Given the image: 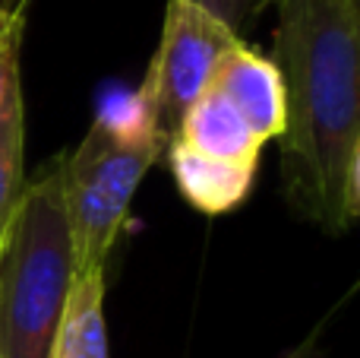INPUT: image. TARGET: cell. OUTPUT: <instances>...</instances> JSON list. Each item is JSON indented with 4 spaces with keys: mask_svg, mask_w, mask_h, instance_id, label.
I'll list each match as a JSON object with an SVG mask.
<instances>
[{
    "mask_svg": "<svg viewBox=\"0 0 360 358\" xmlns=\"http://www.w3.org/2000/svg\"><path fill=\"white\" fill-rule=\"evenodd\" d=\"M240 35L190 0H168L165 29L152 67L136 99L155 133L158 146H168L180 121L212 86L215 67Z\"/></svg>",
    "mask_w": 360,
    "mask_h": 358,
    "instance_id": "obj_4",
    "label": "cell"
},
{
    "mask_svg": "<svg viewBox=\"0 0 360 358\" xmlns=\"http://www.w3.org/2000/svg\"><path fill=\"white\" fill-rule=\"evenodd\" d=\"M73 283L60 159L25 184L0 251V358H48Z\"/></svg>",
    "mask_w": 360,
    "mask_h": 358,
    "instance_id": "obj_2",
    "label": "cell"
},
{
    "mask_svg": "<svg viewBox=\"0 0 360 358\" xmlns=\"http://www.w3.org/2000/svg\"><path fill=\"white\" fill-rule=\"evenodd\" d=\"M171 143L184 146L190 152H199V156L240 165H259L262 146H266L253 133V127L240 118V111L212 86L186 111Z\"/></svg>",
    "mask_w": 360,
    "mask_h": 358,
    "instance_id": "obj_6",
    "label": "cell"
},
{
    "mask_svg": "<svg viewBox=\"0 0 360 358\" xmlns=\"http://www.w3.org/2000/svg\"><path fill=\"white\" fill-rule=\"evenodd\" d=\"M171 162V175L186 203L205 216H224L237 209L250 197L259 165H240V162H221L190 152L177 143L165 146Z\"/></svg>",
    "mask_w": 360,
    "mask_h": 358,
    "instance_id": "obj_7",
    "label": "cell"
},
{
    "mask_svg": "<svg viewBox=\"0 0 360 358\" xmlns=\"http://www.w3.org/2000/svg\"><path fill=\"white\" fill-rule=\"evenodd\" d=\"M190 4L202 6L209 16H215L218 23H224L234 35H240V29L253 16H259L262 10L275 4V0H190Z\"/></svg>",
    "mask_w": 360,
    "mask_h": 358,
    "instance_id": "obj_11",
    "label": "cell"
},
{
    "mask_svg": "<svg viewBox=\"0 0 360 358\" xmlns=\"http://www.w3.org/2000/svg\"><path fill=\"white\" fill-rule=\"evenodd\" d=\"M272 63L285 82L281 178L288 203L323 232L360 216L357 0H275Z\"/></svg>",
    "mask_w": 360,
    "mask_h": 358,
    "instance_id": "obj_1",
    "label": "cell"
},
{
    "mask_svg": "<svg viewBox=\"0 0 360 358\" xmlns=\"http://www.w3.org/2000/svg\"><path fill=\"white\" fill-rule=\"evenodd\" d=\"M212 89L221 92L240 118L253 127V133L266 143L281 137L285 130V82L272 57H262L250 44L237 42L228 54L218 61Z\"/></svg>",
    "mask_w": 360,
    "mask_h": 358,
    "instance_id": "obj_5",
    "label": "cell"
},
{
    "mask_svg": "<svg viewBox=\"0 0 360 358\" xmlns=\"http://www.w3.org/2000/svg\"><path fill=\"white\" fill-rule=\"evenodd\" d=\"M25 16L0 10V121L13 111H22V86H19V48H22Z\"/></svg>",
    "mask_w": 360,
    "mask_h": 358,
    "instance_id": "obj_10",
    "label": "cell"
},
{
    "mask_svg": "<svg viewBox=\"0 0 360 358\" xmlns=\"http://www.w3.org/2000/svg\"><path fill=\"white\" fill-rule=\"evenodd\" d=\"M136 95L98 111L73 156L60 159L63 206L76 273H105L133 194L162 156Z\"/></svg>",
    "mask_w": 360,
    "mask_h": 358,
    "instance_id": "obj_3",
    "label": "cell"
},
{
    "mask_svg": "<svg viewBox=\"0 0 360 358\" xmlns=\"http://www.w3.org/2000/svg\"><path fill=\"white\" fill-rule=\"evenodd\" d=\"M29 4H32V0H0V10L13 13V16H25Z\"/></svg>",
    "mask_w": 360,
    "mask_h": 358,
    "instance_id": "obj_12",
    "label": "cell"
},
{
    "mask_svg": "<svg viewBox=\"0 0 360 358\" xmlns=\"http://www.w3.org/2000/svg\"><path fill=\"white\" fill-rule=\"evenodd\" d=\"M22 156H25V108L0 121V251H4L10 222L16 216L25 190Z\"/></svg>",
    "mask_w": 360,
    "mask_h": 358,
    "instance_id": "obj_9",
    "label": "cell"
},
{
    "mask_svg": "<svg viewBox=\"0 0 360 358\" xmlns=\"http://www.w3.org/2000/svg\"><path fill=\"white\" fill-rule=\"evenodd\" d=\"M48 358H111L105 327V273H76Z\"/></svg>",
    "mask_w": 360,
    "mask_h": 358,
    "instance_id": "obj_8",
    "label": "cell"
}]
</instances>
